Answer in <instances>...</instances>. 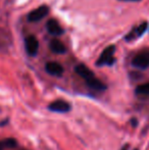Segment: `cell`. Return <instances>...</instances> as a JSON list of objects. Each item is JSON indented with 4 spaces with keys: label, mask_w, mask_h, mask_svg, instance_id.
I'll use <instances>...</instances> for the list:
<instances>
[{
    "label": "cell",
    "mask_w": 149,
    "mask_h": 150,
    "mask_svg": "<svg viewBox=\"0 0 149 150\" xmlns=\"http://www.w3.org/2000/svg\"><path fill=\"white\" fill-rule=\"evenodd\" d=\"M18 145L16 140L12 138H7L0 141V150H4L6 148H14Z\"/></svg>",
    "instance_id": "obj_12"
},
{
    "label": "cell",
    "mask_w": 149,
    "mask_h": 150,
    "mask_svg": "<svg viewBox=\"0 0 149 150\" xmlns=\"http://www.w3.org/2000/svg\"><path fill=\"white\" fill-rule=\"evenodd\" d=\"M136 94L138 95H149V82L139 85L136 88Z\"/></svg>",
    "instance_id": "obj_13"
},
{
    "label": "cell",
    "mask_w": 149,
    "mask_h": 150,
    "mask_svg": "<svg viewBox=\"0 0 149 150\" xmlns=\"http://www.w3.org/2000/svg\"><path fill=\"white\" fill-rule=\"evenodd\" d=\"M121 150H129V145H125Z\"/></svg>",
    "instance_id": "obj_15"
},
{
    "label": "cell",
    "mask_w": 149,
    "mask_h": 150,
    "mask_svg": "<svg viewBox=\"0 0 149 150\" xmlns=\"http://www.w3.org/2000/svg\"><path fill=\"white\" fill-rule=\"evenodd\" d=\"M75 71L80 76V77L83 78L85 81H87V80H89V79H91V78L95 77V76H94L93 71H92L91 69H90L89 67H87V65L83 64V63H80V64L76 65Z\"/></svg>",
    "instance_id": "obj_9"
},
{
    "label": "cell",
    "mask_w": 149,
    "mask_h": 150,
    "mask_svg": "<svg viewBox=\"0 0 149 150\" xmlns=\"http://www.w3.org/2000/svg\"><path fill=\"white\" fill-rule=\"evenodd\" d=\"M49 13V7L46 5H42L36 9L32 10L30 13L28 14V21L29 22H39V21L43 20L47 14Z\"/></svg>",
    "instance_id": "obj_2"
},
{
    "label": "cell",
    "mask_w": 149,
    "mask_h": 150,
    "mask_svg": "<svg viewBox=\"0 0 149 150\" xmlns=\"http://www.w3.org/2000/svg\"><path fill=\"white\" fill-rule=\"evenodd\" d=\"M115 52V46L109 45L103 50L101 55L99 56L98 60L96 61V65L102 67V65H112L115 61V58L113 57V54Z\"/></svg>",
    "instance_id": "obj_1"
},
{
    "label": "cell",
    "mask_w": 149,
    "mask_h": 150,
    "mask_svg": "<svg viewBox=\"0 0 149 150\" xmlns=\"http://www.w3.org/2000/svg\"><path fill=\"white\" fill-rule=\"evenodd\" d=\"M134 67L140 69H145L149 67V52H142L133 58L132 61Z\"/></svg>",
    "instance_id": "obj_4"
},
{
    "label": "cell",
    "mask_w": 149,
    "mask_h": 150,
    "mask_svg": "<svg viewBox=\"0 0 149 150\" xmlns=\"http://www.w3.org/2000/svg\"><path fill=\"white\" fill-rule=\"evenodd\" d=\"M45 69L49 75L55 76V77H60L64 74V67L55 61H50L46 63Z\"/></svg>",
    "instance_id": "obj_7"
},
{
    "label": "cell",
    "mask_w": 149,
    "mask_h": 150,
    "mask_svg": "<svg viewBox=\"0 0 149 150\" xmlns=\"http://www.w3.org/2000/svg\"><path fill=\"white\" fill-rule=\"evenodd\" d=\"M49 48L53 53L56 54H64L66 52V47L61 41L57 39H53L50 41L49 43Z\"/></svg>",
    "instance_id": "obj_10"
},
{
    "label": "cell",
    "mask_w": 149,
    "mask_h": 150,
    "mask_svg": "<svg viewBox=\"0 0 149 150\" xmlns=\"http://www.w3.org/2000/svg\"><path fill=\"white\" fill-rule=\"evenodd\" d=\"M46 28H47V31L49 32V34L54 36L62 35L64 32V30L59 25V23L56 20H54V18H51V20L48 21L47 24H46Z\"/></svg>",
    "instance_id": "obj_8"
},
{
    "label": "cell",
    "mask_w": 149,
    "mask_h": 150,
    "mask_svg": "<svg viewBox=\"0 0 149 150\" xmlns=\"http://www.w3.org/2000/svg\"><path fill=\"white\" fill-rule=\"evenodd\" d=\"M48 108L54 112H68L71 109V105L68 102L64 100H56L54 102L50 103Z\"/></svg>",
    "instance_id": "obj_6"
},
{
    "label": "cell",
    "mask_w": 149,
    "mask_h": 150,
    "mask_svg": "<svg viewBox=\"0 0 149 150\" xmlns=\"http://www.w3.org/2000/svg\"><path fill=\"white\" fill-rule=\"evenodd\" d=\"M119 1H128V2H138L140 0H119Z\"/></svg>",
    "instance_id": "obj_14"
},
{
    "label": "cell",
    "mask_w": 149,
    "mask_h": 150,
    "mask_svg": "<svg viewBox=\"0 0 149 150\" xmlns=\"http://www.w3.org/2000/svg\"><path fill=\"white\" fill-rule=\"evenodd\" d=\"M135 150H138V149H135Z\"/></svg>",
    "instance_id": "obj_16"
},
{
    "label": "cell",
    "mask_w": 149,
    "mask_h": 150,
    "mask_svg": "<svg viewBox=\"0 0 149 150\" xmlns=\"http://www.w3.org/2000/svg\"><path fill=\"white\" fill-rule=\"evenodd\" d=\"M86 83H87V85L89 86L90 88H92V89L94 90H97V91H103L106 89V85L104 83H102L100 80L96 79L95 77L91 78V79L87 80L86 81Z\"/></svg>",
    "instance_id": "obj_11"
},
{
    "label": "cell",
    "mask_w": 149,
    "mask_h": 150,
    "mask_svg": "<svg viewBox=\"0 0 149 150\" xmlns=\"http://www.w3.org/2000/svg\"><path fill=\"white\" fill-rule=\"evenodd\" d=\"M147 26H148L147 22L141 23L139 26L136 27V28H134L133 30H132L127 36H126L125 40L129 42V41H132V40H135V39H137V38H139L140 36L143 35L144 32L146 31V29H147Z\"/></svg>",
    "instance_id": "obj_5"
},
{
    "label": "cell",
    "mask_w": 149,
    "mask_h": 150,
    "mask_svg": "<svg viewBox=\"0 0 149 150\" xmlns=\"http://www.w3.org/2000/svg\"><path fill=\"white\" fill-rule=\"evenodd\" d=\"M25 48H26L27 53L30 56L37 55L38 50H39V42L35 36H28L25 39Z\"/></svg>",
    "instance_id": "obj_3"
}]
</instances>
